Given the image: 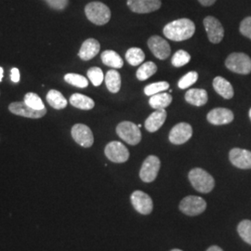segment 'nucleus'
<instances>
[{
  "label": "nucleus",
  "instance_id": "obj_1",
  "mask_svg": "<svg viewBox=\"0 0 251 251\" xmlns=\"http://www.w3.org/2000/svg\"><path fill=\"white\" fill-rule=\"evenodd\" d=\"M196 32V25L190 19L182 18L168 24L163 29L165 36L172 41H184Z\"/></svg>",
  "mask_w": 251,
  "mask_h": 251
},
{
  "label": "nucleus",
  "instance_id": "obj_2",
  "mask_svg": "<svg viewBox=\"0 0 251 251\" xmlns=\"http://www.w3.org/2000/svg\"><path fill=\"white\" fill-rule=\"evenodd\" d=\"M189 180L192 186L199 193H210L215 186V179L205 170L200 168L193 169L189 172Z\"/></svg>",
  "mask_w": 251,
  "mask_h": 251
},
{
  "label": "nucleus",
  "instance_id": "obj_3",
  "mask_svg": "<svg viewBox=\"0 0 251 251\" xmlns=\"http://www.w3.org/2000/svg\"><path fill=\"white\" fill-rule=\"evenodd\" d=\"M87 18L96 25H106L111 19V10L107 6L99 1L90 2L85 7Z\"/></svg>",
  "mask_w": 251,
  "mask_h": 251
},
{
  "label": "nucleus",
  "instance_id": "obj_4",
  "mask_svg": "<svg viewBox=\"0 0 251 251\" xmlns=\"http://www.w3.org/2000/svg\"><path fill=\"white\" fill-rule=\"evenodd\" d=\"M226 67L233 73L249 75L251 73V59L249 55L240 52L230 54L225 61Z\"/></svg>",
  "mask_w": 251,
  "mask_h": 251
},
{
  "label": "nucleus",
  "instance_id": "obj_5",
  "mask_svg": "<svg viewBox=\"0 0 251 251\" xmlns=\"http://www.w3.org/2000/svg\"><path fill=\"white\" fill-rule=\"evenodd\" d=\"M117 133L124 142L130 145H136L142 140L140 127L129 121H123L117 126Z\"/></svg>",
  "mask_w": 251,
  "mask_h": 251
},
{
  "label": "nucleus",
  "instance_id": "obj_6",
  "mask_svg": "<svg viewBox=\"0 0 251 251\" xmlns=\"http://www.w3.org/2000/svg\"><path fill=\"white\" fill-rule=\"evenodd\" d=\"M179 210L187 216L202 214L206 208V202L200 197L189 196L183 198L179 203Z\"/></svg>",
  "mask_w": 251,
  "mask_h": 251
},
{
  "label": "nucleus",
  "instance_id": "obj_7",
  "mask_svg": "<svg viewBox=\"0 0 251 251\" xmlns=\"http://www.w3.org/2000/svg\"><path fill=\"white\" fill-rule=\"evenodd\" d=\"M161 162L155 155H149L144 163L140 171V178L144 182H152L156 179L160 170Z\"/></svg>",
  "mask_w": 251,
  "mask_h": 251
},
{
  "label": "nucleus",
  "instance_id": "obj_8",
  "mask_svg": "<svg viewBox=\"0 0 251 251\" xmlns=\"http://www.w3.org/2000/svg\"><path fill=\"white\" fill-rule=\"evenodd\" d=\"M104 153L110 161L125 163L129 158V152L125 145L120 142H111L106 145Z\"/></svg>",
  "mask_w": 251,
  "mask_h": 251
},
{
  "label": "nucleus",
  "instance_id": "obj_9",
  "mask_svg": "<svg viewBox=\"0 0 251 251\" xmlns=\"http://www.w3.org/2000/svg\"><path fill=\"white\" fill-rule=\"evenodd\" d=\"M204 26L206 29L207 37L213 44L220 43L225 36V29L221 22L212 16H207L204 19Z\"/></svg>",
  "mask_w": 251,
  "mask_h": 251
},
{
  "label": "nucleus",
  "instance_id": "obj_10",
  "mask_svg": "<svg viewBox=\"0 0 251 251\" xmlns=\"http://www.w3.org/2000/svg\"><path fill=\"white\" fill-rule=\"evenodd\" d=\"M131 204L140 214L148 215L152 211V198L143 191H134L130 197Z\"/></svg>",
  "mask_w": 251,
  "mask_h": 251
},
{
  "label": "nucleus",
  "instance_id": "obj_11",
  "mask_svg": "<svg viewBox=\"0 0 251 251\" xmlns=\"http://www.w3.org/2000/svg\"><path fill=\"white\" fill-rule=\"evenodd\" d=\"M9 110L10 113L20 116V117H27L37 119L44 117L47 114V109L43 110H36L30 106H28L25 101H15L9 105Z\"/></svg>",
  "mask_w": 251,
  "mask_h": 251
},
{
  "label": "nucleus",
  "instance_id": "obj_12",
  "mask_svg": "<svg viewBox=\"0 0 251 251\" xmlns=\"http://www.w3.org/2000/svg\"><path fill=\"white\" fill-rule=\"evenodd\" d=\"M73 139L82 147L89 148L94 143V137L90 127L84 124H75L71 130Z\"/></svg>",
  "mask_w": 251,
  "mask_h": 251
},
{
  "label": "nucleus",
  "instance_id": "obj_13",
  "mask_svg": "<svg viewBox=\"0 0 251 251\" xmlns=\"http://www.w3.org/2000/svg\"><path fill=\"white\" fill-rule=\"evenodd\" d=\"M193 135V127L188 123H179L172 127L170 132V141L171 144L179 145L185 144Z\"/></svg>",
  "mask_w": 251,
  "mask_h": 251
},
{
  "label": "nucleus",
  "instance_id": "obj_14",
  "mask_svg": "<svg viewBox=\"0 0 251 251\" xmlns=\"http://www.w3.org/2000/svg\"><path fill=\"white\" fill-rule=\"evenodd\" d=\"M148 47L159 60H165L171 55V46L161 36H152L148 40Z\"/></svg>",
  "mask_w": 251,
  "mask_h": 251
},
{
  "label": "nucleus",
  "instance_id": "obj_15",
  "mask_svg": "<svg viewBox=\"0 0 251 251\" xmlns=\"http://www.w3.org/2000/svg\"><path fill=\"white\" fill-rule=\"evenodd\" d=\"M229 159L238 169L251 170V152L249 150L233 148L229 153Z\"/></svg>",
  "mask_w": 251,
  "mask_h": 251
},
{
  "label": "nucleus",
  "instance_id": "obj_16",
  "mask_svg": "<svg viewBox=\"0 0 251 251\" xmlns=\"http://www.w3.org/2000/svg\"><path fill=\"white\" fill-rule=\"evenodd\" d=\"M126 4L135 13H150L160 9L161 0H127Z\"/></svg>",
  "mask_w": 251,
  "mask_h": 251
},
{
  "label": "nucleus",
  "instance_id": "obj_17",
  "mask_svg": "<svg viewBox=\"0 0 251 251\" xmlns=\"http://www.w3.org/2000/svg\"><path fill=\"white\" fill-rule=\"evenodd\" d=\"M233 112L227 108H215L211 110L207 116V121L212 125H227L233 120Z\"/></svg>",
  "mask_w": 251,
  "mask_h": 251
},
{
  "label": "nucleus",
  "instance_id": "obj_18",
  "mask_svg": "<svg viewBox=\"0 0 251 251\" xmlns=\"http://www.w3.org/2000/svg\"><path fill=\"white\" fill-rule=\"evenodd\" d=\"M167 119V112L165 109H157L145 120L144 126L149 132L157 131Z\"/></svg>",
  "mask_w": 251,
  "mask_h": 251
},
{
  "label": "nucleus",
  "instance_id": "obj_19",
  "mask_svg": "<svg viewBox=\"0 0 251 251\" xmlns=\"http://www.w3.org/2000/svg\"><path fill=\"white\" fill-rule=\"evenodd\" d=\"M100 45L99 41L94 38H89L81 46L78 56L83 61H90L99 53Z\"/></svg>",
  "mask_w": 251,
  "mask_h": 251
},
{
  "label": "nucleus",
  "instance_id": "obj_20",
  "mask_svg": "<svg viewBox=\"0 0 251 251\" xmlns=\"http://www.w3.org/2000/svg\"><path fill=\"white\" fill-rule=\"evenodd\" d=\"M213 88L216 92L226 100L232 99L233 97V89L232 84L222 76H217L213 80Z\"/></svg>",
  "mask_w": 251,
  "mask_h": 251
},
{
  "label": "nucleus",
  "instance_id": "obj_21",
  "mask_svg": "<svg viewBox=\"0 0 251 251\" xmlns=\"http://www.w3.org/2000/svg\"><path fill=\"white\" fill-rule=\"evenodd\" d=\"M185 100L192 105L203 106L207 102L208 96L207 92L203 89H191L186 92Z\"/></svg>",
  "mask_w": 251,
  "mask_h": 251
},
{
  "label": "nucleus",
  "instance_id": "obj_22",
  "mask_svg": "<svg viewBox=\"0 0 251 251\" xmlns=\"http://www.w3.org/2000/svg\"><path fill=\"white\" fill-rule=\"evenodd\" d=\"M100 58L102 63L105 65L115 69L122 68L124 65L122 58L119 56V54L114 50H104L100 55Z\"/></svg>",
  "mask_w": 251,
  "mask_h": 251
},
{
  "label": "nucleus",
  "instance_id": "obj_23",
  "mask_svg": "<svg viewBox=\"0 0 251 251\" xmlns=\"http://www.w3.org/2000/svg\"><path fill=\"white\" fill-rule=\"evenodd\" d=\"M69 100L74 107L78 108L81 110H91L95 105L93 100L80 93H74Z\"/></svg>",
  "mask_w": 251,
  "mask_h": 251
},
{
  "label": "nucleus",
  "instance_id": "obj_24",
  "mask_svg": "<svg viewBox=\"0 0 251 251\" xmlns=\"http://www.w3.org/2000/svg\"><path fill=\"white\" fill-rule=\"evenodd\" d=\"M171 101H172V96L170 93H166L164 91L151 96L149 104L151 107L157 110V109H165L168 107L171 104Z\"/></svg>",
  "mask_w": 251,
  "mask_h": 251
},
{
  "label": "nucleus",
  "instance_id": "obj_25",
  "mask_svg": "<svg viewBox=\"0 0 251 251\" xmlns=\"http://www.w3.org/2000/svg\"><path fill=\"white\" fill-rule=\"evenodd\" d=\"M47 100L51 107L57 110H61L67 106V100L58 90H50L47 94Z\"/></svg>",
  "mask_w": 251,
  "mask_h": 251
},
{
  "label": "nucleus",
  "instance_id": "obj_26",
  "mask_svg": "<svg viewBox=\"0 0 251 251\" xmlns=\"http://www.w3.org/2000/svg\"><path fill=\"white\" fill-rule=\"evenodd\" d=\"M105 84L108 90L112 93H117L121 88V76L116 70L108 71L105 75Z\"/></svg>",
  "mask_w": 251,
  "mask_h": 251
},
{
  "label": "nucleus",
  "instance_id": "obj_27",
  "mask_svg": "<svg viewBox=\"0 0 251 251\" xmlns=\"http://www.w3.org/2000/svg\"><path fill=\"white\" fill-rule=\"evenodd\" d=\"M157 71V66L152 62L144 63L139 67L136 73V76L139 80L144 81L153 75Z\"/></svg>",
  "mask_w": 251,
  "mask_h": 251
},
{
  "label": "nucleus",
  "instance_id": "obj_28",
  "mask_svg": "<svg viewBox=\"0 0 251 251\" xmlns=\"http://www.w3.org/2000/svg\"><path fill=\"white\" fill-rule=\"evenodd\" d=\"M145 59L144 52L140 48H130L126 53V60L132 66H138Z\"/></svg>",
  "mask_w": 251,
  "mask_h": 251
},
{
  "label": "nucleus",
  "instance_id": "obj_29",
  "mask_svg": "<svg viewBox=\"0 0 251 251\" xmlns=\"http://www.w3.org/2000/svg\"><path fill=\"white\" fill-rule=\"evenodd\" d=\"M64 80L66 81L68 84L81 89L87 88L89 86V80L85 76L78 74H73V73L67 74L64 75Z\"/></svg>",
  "mask_w": 251,
  "mask_h": 251
},
{
  "label": "nucleus",
  "instance_id": "obj_30",
  "mask_svg": "<svg viewBox=\"0 0 251 251\" xmlns=\"http://www.w3.org/2000/svg\"><path fill=\"white\" fill-rule=\"evenodd\" d=\"M237 233L247 244L251 246V221L243 220L237 226Z\"/></svg>",
  "mask_w": 251,
  "mask_h": 251
},
{
  "label": "nucleus",
  "instance_id": "obj_31",
  "mask_svg": "<svg viewBox=\"0 0 251 251\" xmlns=\"http://www.w3.org/2000/svg\"><path fill=\"white\" fill-rule=\"evenodd\" d=\"M169 88H170V84L166 81L156 82V83H152V84L146 86L144 88V93L147 96H152L154 94L166 91Z\"/></svg>",
  "mask_w": 251,
  "mask_h": 251
},
{
  "label": "nucleus",
  "instance_id": "obj_32",
  "mask_svg": "<svg viewBox=\"0 0 251 251\" xmlns=\"http://www.w3.org/2000/svg\"><path fill=\"white\" fill-rule=\"evenodd\" d=\"M28 106L36 109V110H43L45 109V105L42 101L41 98L34 92H28L25 96V100Z\"/></svg>",
  "mask_w": 251,
  "mask_h": 251
},
{
  "label": "nucleus",
  "instance_id": "obj_33",
  "mask_svg": "<svg viewBox=\"0 0 251 251\" xmlns=\"http://www.w3.org/2000/svg\"><path fill=\"white\" fill-rule=\"evenodd\" d=\"M190 60H191L190 54L187 51H185V50H179L176 53L173 55L172 60H171V63L175 67H181V66L187 64L190 62Z\"/></svg>",
  "mask_w": 251,
  "mask_h": 251
},
{
  "label": "nucleus",
  "instance_id": "obj_34",
  "mask_svg": "<svg viewBox=\"0 0 251 251\" xmlns=\"http://www.w3.org/2000/svg\"><path fill=\"white\" fill-rule=\"evenodd\" d=\"M88 77L95 87H99L104 79L102 70L99 67H91L88 71Z\"/></svg>",
  "mask_w": 251,
  "mask_h": 251
},
{
  "label": "nucleus",
  "instance_id": "obj_35",
  "mask_svg": "<svg viewBox=\"0 0 251 251\" xmlns=\"http://www.w3.org/2000/svg\"><path fill=\"white\" fill-rule=\"evenodd\" d=\"M198 74L195 71L189 72L185 75H183L179 81V88L181 90H185L192 85H194L198 81Z\"/></svg>",
  "mask_w": 251,
  "mask_h": 251
},
{
  "label": "nucleus",
  "instance_id": "obj_36",
  "mask_svg": "<svg viewBox=\"0 0 251 251\" xmlns=\"http://www.w3.org/2000/svg\"><path fill=\"white\" fill-rule=\"evenodd\" d=\"M239 30L243 36L251 39V17H247L243 20Z\"/></svg>",
  "mask_w": 251,
  "mask_h": 251
},
{
  "label": "nucleus",
  "instance_id": "obj_37",
  "mask_svg": "<svg viewBox=\"0 0 251 251\" xmlns=\"http://www.w3.org/2000/svg\"><path fill=\"white\" fill-rule=\"evenodd\" d=\"M46 3L56 10H63L68 6V0H45Z\"/></svg>",
  "mask_w": 251,
  "mask_h": 251
},
{
  "label": "nucleus",
  "instance_id": "obj_38",
  "mask_svg": "<svg viewBox=\"0 0 251 251\" xmlns=\"http://www.w3.org/2000/svg\"><path fill=\"white\" fill-rule=\"evenodd\" d=\"M10 78L12 82L14 83H18L20 81V71L18 68H12L11 72H10Z\"/></svg>",
  "mask_w": 251,
  "mask_h": 251
},
{
  "label": "nucleus",
  "instance_id": "obj_39",
  "mask_svg": "<svg viewBox=\"0 0 251 251\" xmlns=\"http://www.w3.org/2000/svg\"><path fill=\"white\" fill-rule=\"evenodd\" d=\"M199 3L202 5V6H205V7H209V6H212L216 2V0H198Z\"/></svg>",
  "mask_w": 251,
  "mask_h": 251
},
{
  "label": "nucleus",
  "instance_id": "obj_40",
  "mask_svg": "<svg viewBox=\"0 0 251 251\" xmlns=\"http://www.w3.org/2000/svg\"><path fill=\"white\" fill-rule=\"evenodd\" d=\"M206 251H223V249H221L220 247H218V246H211L210 248H208Z\"/></svg>",
  "mask_w": 251,
  "mask_h": 251
},
{
  "label": "nucleus",
  "instance_id": "obj_41",
  "mask_svg": "<svg viewBox=\"0 0 251 251\" xmlns=\"http://www.w3.org/2000/svg\"><path fill=\"white\" fill-rule=\"evenodd\" d=\"M3 74H4V70H3V68L0 66V82L2 81V78H3Z\"/></svg>",
  "mask_w": 251,
  "mask_h": 251
},
{
  "label": "nucleus",
  "instance_id": "obj_42",
  "mask_svg": "<svg viewBox=\"0 0 251 251\" xmlns=\"http://www.w3.org/2000/svg\"><path fill=\"white\" fill-rule=\"evenodd\" d=\"M180 251V250H178V249H175V250H172V251Z\"/></svg>",
  "mask_w": 251,
  "mask_h": 251
},
{
  "label": "nucleus",
  "instance_id": "obj_43",
  "mask_svg": "<svg viewBox=\"0 0 251 251\" xmlns=\"http://www.w3.org/2000/svg\"><path fill=\"white\" fill-rule=\"evenodd\" d=\"M250 118H251V110H250Z\"/></svg>",
  "mask_w": 251,
  "mask_h": 251
}]
</instances>
